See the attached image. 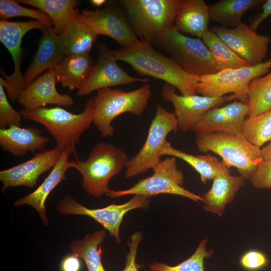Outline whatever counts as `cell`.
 Returning <instances> with one entry per match:
<instances>
[{
  "label": "cell",
  "mask_w": 271,
  "mask_h": 271,
  "mask_svg": "<svg viewBox=\"0 0 271 271\" xmlns=\"http://www.w3.org/2000/svg\"><path fill=\"white\" fill-rule=\"evenodd\" d=\"M244 180L240 175H232L226 167L213 178L209 190L201 195L204 209L221 216L226 206L233 201L236 193L244 186Z\"/></svg>",
  "instance_id": "cell-22"
},
{
  "label": "cell",
  "mask_w": 271,
  "mask_h": 271,
  "mask_svg": "<svg viewBox=\"0 0 271 271\" xmlns=\"http://www.w3.org/2000/svg\"><path fill=\"white\" fill-rule=\"evenodd\" d=\"M270 220H271V217H270Z\"/></svg>",
  "instance_id": "cell-44"
},
{
  "label": "cell",
  "mask_w": 271,
  "mask_h": 271,
  "mask_svg": "<svg viewBox=\"0 0 271 271\" xmlns=\"http://www.w3.org/2000/svg\"><path fill=\"white\" fill-rule=\"evenodd\" d=\"M91 4L94 6L97 7V9H99L101 6H103L107 1L105 0H91L90 1Z\"/></svg>",
  "instance_id": "cell-43"
},
{
  "label": "cell",
  "mask_w": 271,
  "mask_h": 271,
  "mask_svg": "<svg viewBox=\"0 0 271 271\" xmlns=\"http://www.w3.org/2000/svg\"><path fill=\"white\" fill-rule=\"evenodd\" d=\"M93 65L89 53L66 55L54 68L57 82L70 90H78L86 83Z\"/></svg>",
  "instance_id": "cell-26"
},
{
  "label": "cell",
  "mask_w": 271,
  "mask_h": 271,
  "mask_svg": "<svg viewBox=\"0 0 271 271\" xmlns=\"http://www.w3.org/2000/svg\"><path fill=\"white\" fill-rule=\"evenodd\" d=\"M42 32L43 36L39 41L38 49L23 74L24 87L44 71L55 68L65 56L59 43L58 35L53 26L46 27Z\"/></svg>",
  "instance_id": "cell-21"
},
{
  "label": "cell",
  "mask_w": 271,
  "mask_h": 271,
  "mask_svg": "<svg viewBox=\"0 0 271 271\" xmlns=\"http://www.w3.org/2000/svg\"><path fill=\"white\" fill-rule=\"evenodd\" d=\"M65 55L87 54L90 51L97 35L83 20L79 11L58 35Z\"/></svg>",
  "instance_id": "cell-25"
},
{
  "label": "cell",
  "mask_w": 271,
  "mask_h": 271,
  "mask_svg": "<svg viewBox=\"0 0 271 271\" xmlns=\"http://www.w3.org/2000/svg\"><path fill=\"white\" fill-rule=\"evenodd\" d=\"M256 189H271V160H263L249 179Z\"/></svg>",
  "instance_id": "cell-37"
},
{
  "label": "cell",
  "mask_w": 271,
  "mask_h": 271,
  "mask_svg": "<svg viewBox=\"0 0 271 271\" xmlns=\"http://www.w3.org/2000/svg\"><path fill=\"white\" fill-rule=\"evenodd\" d=\"M264 160H271V142L261 149Z\"/></svg>",
  "instance_id": "cell-42"
},
{
  "label": "cell",
  "mask_w": 271,
  "mask_h": 271,
  "mask_svg": "<svg viewBox=\"0 0 271 271\" xmlns=\"http://www.w3.org/2000/svg\"><path fill=\"white\" fill-rule=\"evenodd\" d=\"M150 202L149 197L135 195L123 204H112L104 208L90 209L67 195L57 204V211L61 215H82L93 218L114 237L117 243H119L121 240L119 228L124 215L134 209H147Z\"/></svg>",
  "instance_id": "cell-11"
},
{
  "label": "cell",
  "mask_w": 271,
  "mask_h": 271,
  "mask_svg": "<svg viewBox=\"0 0 271 271\" xmlns=\"http://www.w3.org/2000/svg\"><path fill=\"white\" fill-rule=\"evenodd\" d=\"M75 151L73 148L63 150L57 164L43 183L32 193L16 200L14 206L28 205L33 207L39 213L45 225L47 226L49 221L45 206L46 200L50 192L67 179L65 176L67 171L73 167L72 161H69L68 159Z\"/></svg>",
  "instance_id": "cell-20"
},
{
  "label": "cell",
  "mask_w": 271,
  "mask_h": 271,
  "mask_svg": "<svg viewBox=\"0 0 271 271\" xmlns=\"http://www.w3.org/2000/svg\"><path fill=\"white\" fill-rule=\"evenodd\" d=\"M212 30L250 66L262 63L267 55L270 38L242 22L232 28L216 26Z\"/></svg>",
  "instance_id": "cell-14"
},
{
  "label": "cell",
  "mask_w": 271,
  "mask_h": 271,
  "mask_svg": "<svg viewBox=\"0 0 271 271\" xmlns=\"http://www.w3.org/2000/svg\"><path fill=\"white\" fill-rule=\"evenodd\" d=\"M47 26L36 20L23 22L0 21V41L10 53L14 64V71L8 75L1 71L2 84L12 101L17 100L20 91L24 88L23 74L21 71L22 57L21 44L24 36L29 31L38 29L42 31Z\"/></svg>",
  "instance_id": "cell-12"
},
{
  "label": "cell",
  "mask_w": 271,
  "mask_h": 271,
  "mask_svg": "<svg viewBox=\"0 0 271 271\" xmlns=\"http://www.w3.org/2000/svg\"><path fill=\"white\" fill-rule=\"evenodd\" d=\"M61 152L56 147L41 151L25 162L1 171L2 190L4 192L9 188L17 186L35 187L39 177L56 166Z\"/></svg>",
  "instance_id": "cell-17"
},
{
  "label": "cell",
  "mask_w": 271,
  "mask_h": 271,
  "mask_svg": "<svg viewBox=\"0 0 271 271\" xmlns=\"http://www.w3.org/2000/svg\"><path fill=\"white\" fill-rule=\"evenodd\" d=\"M248 111L247 104L240 101L212 108L204 114L191 130L196 137L215 132H236L241 130Z\"/></svg>",
  "instance_id": "cell-19"
},
{
  "label": "cell",
  "mask_w": 271,
  "mask_h": 271,
  "mask_svg": "<svg viewBox=\"0 0 271 271\" xmlns=\"http://www.w3.org/2000/svg\"><path fill=\"white\" fill-rule=\"evenodd\" d=\"M241 265L249 270L259 269L268 263L264 253L257 250H250L244 253L240 260Z\"/></svg>",
  "instance_id": "cell-39"
},
{
  "label": "cell",
  "mask_w": 271,
  "mask_h": 271,
  "mask_svg": "<svg viewBox=\"0 0 271 271\" xmlns=\"http://www.w3.org/2000/svg\"><path fill=\"white\" fill-rule=\"evenodd\" d=\"M56 76L54 68L39 76L20 92L17 100L25 109H34L53 104L64 106L73 105L74 100L68 94H61L56 88Z\"/></svg>",
  "instance_id": "cell-18"
},
{
  "label": "cell",
  "mask_w": 271,
  "mask_h": 271,
  "mask_svg": "<svg viewBox=\"0 0 271 271\" xmlns=\"http://www.w3.org/2000/svg\"><path fill=\"white\" fill-rule=\"evenodd\" d=\"M160 155L174 157L185 161L199 174L203 184L213 179L226 167L222 161H218L210 154L204 156L189 154L174 148L167 141L165 142L162 147Z\"/></svg>",
  "instance_id": "cell-29"
},
{
  "label": "cell",
  "mask_w": 271,
  "mask_h": 271,
  "mask_svg": "<svg viewBox=\"0 0 271 271\" xmlns=\"http://www.w3.org/2000/svg\"><path fill=\"white\" fill-rule=\"evenodd\" d=\"M271 58L261 63L236 69H226L215 73L198 76L197 93L209 97H222L228 93L229 100L238 99L247 103L250 82L269 72Z\"/></svg>",
  "instance_id": "cell-8"
},
{
  "label": "cell",
  "mask_w": 271,
  "mask_h": 271,
  "mask_svg": "<svg viewBox=\"0 0 271 271\" xmlns=\"http://www.w3.org/2000/svg\"><path fill=\"white\" fill-rule=\"evenodd\" d=\"M93 112L94 98L88 99L83 111L78 114L60 106L20 111L23 118L43 125L54 139L56 148L61 151L68 148L75 149L81 135L93 123Z\"/></svg>",
  "instance_id": "cell-2"
},
{
  "label": "cell",
  "mask_w": 271,
  "mask_h": 271,
  "mask_svg": "<svg viewBox=\"0 0 271 271\" xmlns=\"http://www.w3.org/2000/svg\"><path fill=\"white\" fill-rule=\"evenodd\" d=\"M207 239L200 241L194 253L188 258L175 265L155 261L150 265L151 271H204L205 258L211 257L214 251L206 250Z\"/></svg>",
  "instance_id": "cell-34"
},
{
  "label": "cell",
  "mask_w": 271,
  "mask_h": 271,
  "mask_svg": "<svg viewBox=\"0 0 271 271\" xmlns=\"http://www.w3.org/2000/svg\"><path fill=\"white\" fill-rule=\"evenodd\" d=\"M19 4L34 7L47 14L53 27L59 35L79 11L76 7L80 1L77 0H19Z\"/></svg>",
  "instance_id": "cell-28"
},
{
  "label": "cell",
  "mask_w": 271,
  "mask_h": 271,
  "mask_svg": "<svg viewBox=\"0 0 271 271\" xmlns=\"http://www.w3.org/2000/svg\"><path fill=\"white\" fill-rule=\"evenodd\" d=\"M178 128V121L174 112H170L163 106L158 105L144 145L126 163L125 177H133L153 169L162 160L160 153L167 141V137L169 133L175 132Z\"/></svg>",
  "instance_id": "cell-10"
},
{
  "label": "cell",
  "mask_w": 271,
  "mask_h": 271,
  "mask_svg": "<svg viewBox=\"0 0 271 271\" xmlns=\"http://www.w3.org/2000/svg\"><path fill=\"white\" fill-rule=\"evenodd\" d=\"M161 96L163 99L173 104L178 127L182 131L191 130L208 110L219 107L229 100V96L209 97L197 94L178 95L175 92V88L166 83L163 86Z\"/></svg>",
  "instance_id": "cell-16"
},
{
  "label": "cell",
  "mask_w": 271,
  "mask_h": 271,
  "mask_svg": "<svg viewBox=\"0 0 271 271\" xmlns=\"http://www.w3.org/2000/svg\"><path fill=\"white\" fill-rule=\"evenodd\" d=\"M264 0H220L208 5L210 20L220 26L234 28L241 22L247 11L262 5Z\"/></svg>",
  "instance_id": "cell-27"
},
{
  "label": "cell",
  "mask_w": 271,
  "mask_h": 271,
  "mask_svg": "<svg viewBox=\"0 0 271 271\" xmlns=\"http://www.w3.org/2000/svg\"><path fill=\"white\" fill-rule=\"evenodd\" d=\"M153 170V175L140 180L132 187L123 190H111L106 195L111 198L129 195H141L150 198L159 194H169L202 202L201 196L182 187L184 174L178 168L176 158L171 156L161 160Z\"/></svg>",
  "instance_id": "cell-9"
},
{
  "label": "cell",
  "mask_w": 271,
  "mask_h": 271,
  "mask_svg": "<svg viewBox=\"0 0 271 271\" xmlns=\"http://www.w3.org/2000/svg\"><path fill=\"white\" fill-rule=\"evenodd\" d=\"M241 131L251 144L260 148L271 140V109L244 119Z\"/></svg>",
  "instance_id": "cell-33"
},
{
  "label": "cell",
  "mask_w": 271,
  "mask_h": 271,
  "mask_svg": "<svg viewBox=\"0 0 271 271\" xmlns=\"http://www.w3.org/2000/svg\"><path fill=\"white\" fill-rule=\"evenodd\" d=\"M1 20H7L9 18L16 17H25L38 21L47 27L53 26L49 16L39 10H35L24 7L17 1H0Z\"/></svg>",
  "instance_id": "cell-35"
},
{
  "label": "cell",
  "mask_w": 271,
  "mask_h": 271,
  "mask_svg": "<svg viewBox=\"0 0 271 271\" xmlns=\"http://www.w3.org/2000/svg\"><path fill=\"white\" fill-rule=\"evenodd\" d=\"M208 5L203 0H181L174 23L179 32L202 39L209 30Z\"/></svg>",
  "instance_id": "cell-24"
},
{
  "label": "cell",
  "mask_w": 271,
  "mask_h": 271,
  "mask_svg": "<svg viewBox=\"0 0 271 271\" xmlns=\"http://www.w3.org/2000/svg\"><path fill=\"white\" fill-rule=\"evenodd\" d=\"M61 271H79L81 263L79 257L73 254L65 257L61 263Z\"/></svg>",
  "instance_id": "cell-41"
},
{
  "label": "cell",
  "mask_w": 271,
  "mask_h": 271,
  "mask_svg": "<svg viewBox=\"0 0 271 271\" xmlns=\"http://www.w3.org/2000/svg\"><path fill=\"white\" fill-rule=\"evenodd\" d=\"M113 52L117 61L129 64L139 75L162 80L177 88L181 95L196 94L198 76L187 73L151 43L138 39Z\"/></svg>",
  "instance_id": "cell-1"
},
{
  "label": "cell",
  "mask_w": 271,
  "mask_h": 271,
  "mask_svg": "<svg viewBox=\"0 0 271 271\" xmlns=\"http://www.w3.org/2000/svg\"><path fill=\"white\" fill-rule=\"evenodd\" d=\"M142 239V233L140 232H134L130 237L128 242L129 251L126 254L125 266L122 271H139L142 266L136 262L138 248Z\"/></svg>",
  "instance_id": "cell-38"
},
{
  "label": "cell",
  "mask_w": 271,
  "mask_h": 271,
  "mask_svg": "<svg viewBox=\"0 0 271 271\" xmlns=\"http://www.w3.org/2000/svg\"><path fill=\"white\" fill-rule=\"evenodd\" d=\"M261 6L262 11L253 16L249 21V26L255 31L264 20L271 15V0L265 1Z\"/></svg>",
  "instance_id": "cell-40"
},
{
  "label": "cell",
  "mask_w": 271,
  "mask_h": 271,
  "mask_svg": "<svg viewBox=\"0 0 271 271\" xmlns=\"http://www.w3.org/2000/svg\"><path fill=\"white\" fill-rule=\"evenodd\" d=\"M98 56L93 65L85 85L78 90L80 96L88 95L94 91L134 82H148L146 78L130 76L117 64L113 50L103 43L97 46Z\"/></svg>",
  "instance_id": "cell-15"
},
{
  "label": "cell",
  "mask_w": 271,
  "mask_h": 271,
  "mask_svg": "<svg viewBox=\"0 0 271 271\" xmlns=\"http://www.w3.org/2000/svg\"><path fill=\"white\" fill-rule=\"evenodd\" d=\"M42 131L35 126L21 127L12 126L0 129V146L6 152L16 157L25 156L28 152L43 151L49 142Z\"/></svg>",
  "instance_id": "cell-23"
},
{
  "label": "cell",
  "mask_w": 271,
  "mask_h": 271,
  "mask_svg": "<svg viewBox=\"0 0 271 271\" xmlns=\"http://www.w3.org/2000/svg\"><path fill=\"white\" fill-rule=\"evenodd\" d=\"M22 116L9 102L4 86L0 84V129L20 126Z\"/></svg>",
  "instance_id": "cell-36"
},
{
  "label": "cell",
  "mask_w": 271,
  "mask_h": 271,
  "mask_svg": "<svg viewBox=\"0 0 271 271\" xmlns=\"http://www.w3.org/2000/svg\"><path fill=\"white\" fill-rule=\"evenodd\" d=\"M202 40L208 49L219 71L250 66L237 55L212 30L208 31Z\"/></svg>",
  "instance_id": "cell-31"
},
{
  "label": "cell",
  "mask_w": 271,
  "mask_h": 271,
  "mask_svg": "<svg viewBox=\"0 0 271 271\" xmlns=\"http://www.w3.org/2000/svg\"><path fill=\"white\" fill-rule=\"evenodd\" d=\"M106 235L104 229L86 234L83 239L74 240L70 244L73 254L84 260L88 271H106L101 259V244Z\"/></svg>",
  "instance_id": "cell-30"
},
{
  "label": "cell",
  "mask_w": 271,
  "mask_h": 271,
  "mask_svg": "<svg viewBox=\"0 0 271 271\" xmlns=\"http://www.w3.org/2000/svg\"><path fill=\"white\" fill-rule=\"evenodd\" d=\"M151 95L149 84L129 91L111 88L98 90L94 98L93 123L102 137H112L114 128L111 123L113 119L126 112L141 115Z\"/></svg>",
  "instance_id": "cell-5"
},
{
  "label": "cell",
  "mask_w": 271,
  "mask_h": 271,
  "mask_svg": "<svg viewBox=\"0 0 271 271\" xmlns=\"http://www.w3.org/2000/svg\"><path fill=\"white\" fill-rule=\"evenodd\" d=\"M81 14L97 36H108L120 47H127L139 39L124 11L115 1H107L102 8L96 10H85Z\"/></svg>",
  "instance_id": "cell-13"
},
{
  "label": "cell",
  "mask_w": 271,
  "mask_h": 271,
  "mask_svg": "<svg viewBox=\"0 0 271 271\" xmlns=\"http://www.w3.org/2000/svg\"><path fill=\"white\" fill-rule=\"evenodd\" d=\"M168 54L187 73L197 76L219 71L207 46L200 38L179 32L174 25L166 30L152 45Z\"/></svg>",
  "instance_id": "cell-7"
},
{
  "label": "cell",
  "mask_w": 271,
  "mask_h": 271,
  "mask_svg": "<svg viewBox=\"0 0 271 271\" xmlns=\"http://www.w3.org/2000/svg\"><path fill=\"white\" fill-rule=\"evenodd\" d=\"M196 145L201 152L210 151L220 156L226 167L235 168L247 180L263 160L261 149L250 143L241 130L234 133L211 132L198 137Z\"/></svg>",
  "instance_id": "cell-3"
},
{
  "label": "cell",
  "mask_w": 271,
  "mask_h": 271,
  "mask_svg": "<svg viewBox=\"0 0 271 271\" xmlns=\"http://www.w3.org/2000/svg\"><path fill=\"white\" fill-rule=\"evenodd\" d=\"M246 103L248 116L271 109V71L252 80L248 85Z\"/></svg>",
  "instance_id": "cell-32"
},
{
  "label": "cell",
  "mask_w": 271,
  "mask_h": 271,
  "mask_svg": "<svg viewBox=\"0 0 271 271\" xmlns=\"http://www.w3.org/2000/svg\"><path fill=\"white\" fill-rule=\"evenodd\" d=\"M181 0L119 2L136 36L151 44L174 25Z\"/></svg>",
  "instance_id": "cell-6"
},
{
  "label": "cell",
  "mask_w": 271,
  "mask_h": 271,
  "mask_svg": "<svg viewBox=\"0 0 271 271\" xmlns=\"http://www.w3.org/2000/svg\"><path fill=\"white\" fill-rule=\"evenodd\" d=\"M128 160L120 148L109 143L99 142L92 148L86 160H72V168L82 175V185L85 191L99 198L111 190L108 187L109 180L125 167Z\"/></svg>",
  "instance_id": "cell-4"
}]
</instances>
